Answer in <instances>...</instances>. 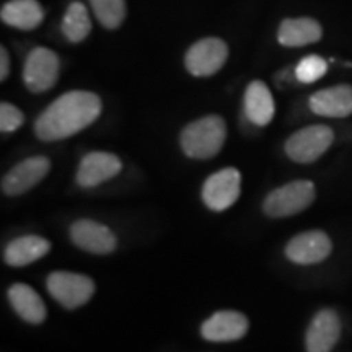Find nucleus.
I'll use <instances>...</instances> for the list:
<instances>
[{"label": "nucleus", "mask_w": 352, "mask_h": 352, "mask_svg": "<svg viewBox=\"0 0 352 352\" xmlns=\"http://www.w3.org/2000/svg\"><path fill=\"white\" fill-rule=\"evenodd\" d=\"M101 100L91 91L74 90L60 95L39 114L34 132L44 142L63 140L85 129L98 120Z\"/></svg>", "instance_id": "nucleus-1"}, {"label": "nucleus", "mask_w": 352, "mask_h": 352, "mask_svg": "<svg viewBox=\"0 0 352 352\" xmlns=\"http://www.w3.org/2000/svg\"><path fill=\"white\" fill-rule=\"evenodd\" d=\"M227 139V126L226 121L217 114H209V116L199 118L188 124L182 132L183 152L189 158L196 160H208L220 152Z\"/></svg>", "instance_id": "nucleus-2"}, {"label": "nucleus", "mask_w": 352, "mask_h": 352, "mask_svg": "<svg viewBox=\"0 0 352 352\" xmlns=\"http://www.w3.org/2000/svg\"><path fill=\"white\" fill-rule=\"evenodd\" d=\"M315 201V184L307 179L287 183L274 189L264 199V214L272 219L290 217L300 214Z\"/></svg>", "instance_id": "nucleus-3"}, {"label": "nucleus", "mask_w": 352, "mask_h": 352, "mask_svg": "<svg viewBox=\"0 0 352 352\" xmlns=\"http://www.w3.org/2000/svg\"><path fill=\"white\" fill-rule=\"evenodd\" d=\"M334 132L323 124L307 126L294 132L285 142V153L297 164H314L331 147Z\"/></svg>", "instance_id": "nucleus-4"}, {"label": "nucleus", "mask_w": 352, "mask_h": 352, "mask_svg": "<svg viewBox=\"0 0 352 352\" xmlns=\"http://www.w3.org/2000/svg\"><path fill=\"white\" fill-rule=\"evenodd\" d=\"M46 287L52 298L69 310L85 305L95 292V283L90 277L69 271L51 272Z\"/></svg>", "instance_id": "nucleus-5"}, {"label": "nucleus", "mask_w": 352, "mask_h": 352, "mask_svg": "<svg viewBox=\"0 0 352 352\" xmlns=\"http://www.w3.org/2000/svg\"><path fill=\"white\" fill-rule=\"evenodd\" d=\"M59 57L47 47H34L25 60L23 82L33 94L51 90L59 78Z\"/></svg>", "instance_id": "nucleus-6"}, {"label": "nucleus", "mask_w": 352, "mask_h": 352, "mask_svg": "<svg viewBox=\"0 0 352 352\" xmlns=\"http://www.w3.org/2000/svg\"><path fill=\"white\" fill-rule=\"evenodd\" d=\"M228 46L220 38L199 39L189 47L184 57L188 72L195 77H210L227 63Z\"/></svg>", "instance_id": "nucleus-7"}, {"label": "nucleus", "mask_w": 352, "mask_h": 352, "mask_svg": "<svg viewBox=\"0 0 352 352\" xmlns=\"http://www.w3.org/2000/svg\"><path fill=\"white\" fill-rule=\"evenodd\" d=\"M241 192V175L236 168H223L210 175L202 186L204 204L214 212H222L233 206Z\"/></svg>", "instance_id": "nucleus-8"}, {"label": "nucleus", "mask_w": 352, "mask_h": 352, "mask_svg": "<svg viewBox=\"0 0 352 352\" xmlns=\"http://www.w3.org/2000/svg\"><path fill=\"white\" fill-rule=\"evenodd\" d=\"M51 170L47 157H32L20 162L2 178V191L7 196H20L36 186Z\"/></svg>", "instance_id": "nucleus-9"}, {"label": "nucleus", "mask_w": 352, "mask_h": 352, "mask_svg": "<svg viewBox=\"0 0 352 352\" xmlns=\"http://www.w3.org/2000/svg\"><path fill=\"white\" fill-rule=\"evenodd\" d=\"M70 239L77 248L94 254H109L116 250V235L96 220L82 219L70 226Z\"/></svg>", "instance_id": "nucleus-10"}, {"label": "nucleus", "mask_w": 352, "mask_h": 352, "mask_svg": "<svg viewBox=\"0 0 352 352\" xmlns=\"http://www.w3.org/2000/svg\"><path fill=\"white\" fill-rule=\"evenodd\" d=\"M333 245L329 236L321 230L303 232L296 235L285 246V256L296 264H316L327 259Z\"/></svg>", "instance_id": "nucleus-11"}, {"label": "nucleus", "mask_w": 352, "mask_h": 352, "mask_svg": "<svg viewBox=\"0 0 352 352\" xmlns=\"http://www.w3.org/2000/svg\"><path fill=\"white\" fill-rule=\"evenodd\" d=\"M122 164L120 157L109 152H90L82 158L76 179L78 186L95 188L120 173Z\"/></svg>", "instance_id": "nucleus-12"}, {"label": "nucleus", "mask_w": 352, "mask_h": 352, "mask_svg": "<svg viewBox=\"0 0 352 352\" xmlns=\"http://www.w3.org/2000/svg\"><path fill=\"white\" fill-rule=\"evenodd\" d=\"M341 336V320L331 308L318 311L307 329V352H331Z\"/></svg>", "instance_id": "nucleus-13"}, {"label": "nucleus", "mask_w": 352, "mask_h": 352, "mask_svg": "<svg viewBox=\"0 0 352 352\" xmlns=\"http://www.w3.org/2000/svg\"><path fill=\"white\" fill-rule=\"evenodd\" d=\"M248 331V318L240 311L222 310L209 316L202 323L201 334L212 342H228L241 340Z\"/></svg>", "instance_id": "nucleus-14"}, {"label": "nucleus", "mask_w": 352, "mask_h": 352, "mask_svg": "<svg viewBox=\"0 0 352 352\" xmlns=\"http://www.w3.org/2000/svg\"><path fill=\"white\" fill-rule=\"evenodd\" d=\"M308 107L318 116L347 118L352 114V87L334 85L315 91L308 100Z\"/></svg>", "instance_id": "nucleus-15"}, {"label": "nucleus", "mask_w": 352, "mask_h": 352, "mask_svg": "<svg viewBox=\"0 0 352 352\" xmlns=\"http://www.w3.org/2000/svg\"><path fill=\"white\" fill-rule=\"evenodd\" d=\"M323 36V28L318 21L310 16L300 19H285L280 21L277 30V41L285 47H303L318 43Z\"/></svg>", "instance_id": "nucleus-16"}, {"label": "nucleus", "mask_w": 352, "mask_h": 352, "mask_svg": "<svg viewBox=\"0 0 352 352\" xmlns=\"http://www.w3.org/2000/svg\"><path fill=\"white\" fill-rule=\"evenodd\" d=\"M245 114L254 126L264 127L272 121L276 113L274 98L271 90L261 80H253L245 91Z\"/></svg>", "instance_id": "nucleus-17"}, {"label": "nucleus", "mask_w": 352, "mask_h": 352, "mask_svg": "<svg viewBox=\"0 0 352 352\" xmlns=\"http://www.w3.org/2000/svg\"><path fill=\"white\" fill-rule=\"evenodd\" d=\"M0 19L8 26L23 32L38 28L44 19V8L38 0H10L3 3Z\"/></svg>", "instance_id": "nucleus-18"}, {"label": "nucleus", "mask_w": 352, "mask_h": 352, "mask_svg": "<svg viewBox=\"0 0 352 352\" xmlns=\"http://www.w3.org/2000/svg\"><path fill=\"white\" fill-rule=\"evenodd\" d=\"M51 250V243L46 239L38 235H25L12 240L6 246L3 259L7 264L15 267L28 266L43 256H46Z\"/></svg>", "instance_id": "nucleus-19"}, {"label": "nucleus", "mask_w": 352, "mask_h": 352, "mask_svg": "<svg viewBox=\"0 0 352 352\" xmlns=\"http://www.w3.org/2000/svg\"><path fill=\"white\" fill-rule=\"evenodd\" d=\"M8 300L13 310L28 323L39 324L46 320V305L34 289L26 284H13L8 289Z\"/></svg>", "instance_id": "nucleus-20"}, {"label": "nucleus", "mask_w": 352, "mask_h": 352, "mask_svg": "<svg viewBox=\"0 0 352 352\" xmlns=\"http://www.w3.org/2000/svg\"><path fill=\"white\" fill-rule=\"evenodd\" d=\"M60 32L70 43H80L91 32V20L87 7L80 2H72L64 13Z\"/></svg>", "instance_id": "nucleus-21"}, {"label": "nucleus", "mask_w": 352, "mask_h": 352, "mask_svg": "<svg viewBox=\"0 0 352 352\" xmlns=\"http://www.w3.org/2000/svg\"><path fill=\"white\" fill-rule=\"evenodd\" d=\"M96 20L107 30L120 28L126 19V0H90Z\"/></svg>", "instance_id": "nucleus-22"}, {"label": "nucleus", "mask_w": 352, "mask_h": 352, "mask_svg": "<svg viewBox=\"0 0 352 352\" xmlns=\"http://www.w3.org/2000/svg\"><path fill=\"white\" fill-rule=\"evenodd\" d=\"M328 70V63L320 56H307L303 57L300 63L297 64V67L294 72H296V80L300 83H314L320 80L321 77L327 74Z\"/></svg>", "instance_id": "nucleus-23"}, {"label": "nucleus", "mask_w": 352, "mask_h": 352, "mask_svg": "<svg viewBox=\"0 0 352 352\" xmlns=\"http://www.w3.org/2000/svg\"><path fill=\"white\" fill-rule=\"evenodd\" d=\"M25 122L23 113L19 108L13 107L12 103H6L3 101L0 104V131L2 132H13Z\"/></svg>", "instance_id": "nucleus-24"}, {"label": "nucleus", "mask_w": 352, "mask_h": 352, "mask_svg": "<svg viewBox=\"0 0 352 352\" xmlns=\"http://www.w3.org/2000/svg\"><path fill=\"white\" fill-rule=\"evenodd\" d=\"M10 72V57L6 47H0V80H6Z\"/></svg>", "instance_id": "nucleus-25"}]
</instances>
